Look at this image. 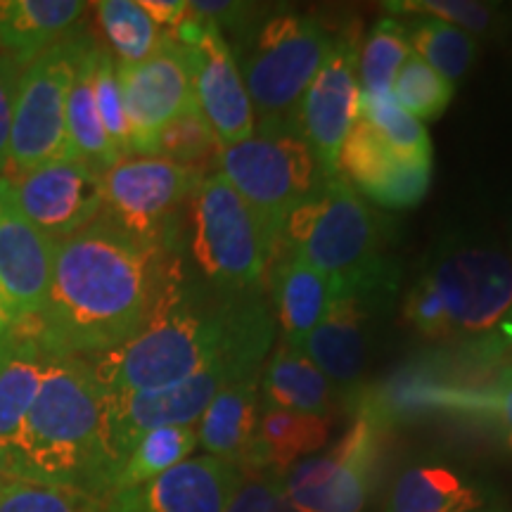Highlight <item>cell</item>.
Wrapping results in <instances>:
<instances>
[{
	"mask_svg": "<svg viewBox=\"0 0 512 512\" xmlns=\"http://www.w3.org/2000/svg\"><path fill=\"white\" fill-rule=\"evenodd\" d=\"M169 252L100 214L55 245L46 306L31 320L50 356L91 358L133 339L155 311Z\"/></svg>",
	"mask_w": 512,
	"mask_h": 512,
	"instance_id": "obj_1",
	"label": "cell"
},
{
	"mask_svg": "<svg viewBox=\"0 0 512 512\" xmlns=\"http://www.w3.org/2000/svg\"><path fill=\"white\" fill-rule=\"evenodd\" d=\"M273 320L254 294H221L188 283L183 259L169 252L155 311L136 337L86 358L105 392H157L190 380L221 358L264 363Z\"/></svg>",
	"mask_w": 512,
	"mask_h": 512,
	"instance_id": "obj_2",
	"label": "cell"
},
{
	"mask_svg": "<svg viewBox=\"0 0 512 512\" xmlns=\"http://www.w3.org/2000/svg\"><path fill=\"white\" fill-rule=\"evenodd\" d=\"M107 392L81 356H50L22 432L5 453L8 477L76 494L93 505L110 496L117 475Z\"/></svg>",
	"mask_w": 512,
	"mask_h": 512,
	"instance_id": "obj_3",
	"label": "cell"
},
{
	"mask_svg": "<svg viewBox=\"0 0 512 512\" xmlns=\"http://www.w3.org/2000/svg\"><path fill=\"white\" fill-rule=\"evenodd\" d=\"M403 318L477 366H496L512 351V259L486 245L444 247L408 290Z\"/></svg>",
	"mask_w": 512,
	"mask_h": 512,
	"instance_id": "obj_4",
	"label": "cell"
},
{
	"mask_svg": "<svg viewBox=\"0 0 512 512\" xmlns=\"http://www.w3.org/2000/svg\"><path fill=\"white\" fill-rule=\"evenodd\" d=\"M283 245L294 259L325 275L332 294H375L394 278L384 259L380 221L339 174L325 176L292 211Z\"/></svg>",
	"mask_w": 512,
	"mask_h": 512,
	"instance_id": "obj_5",
	"label": "cell"
},
{
	"mask_svg": "<svg viewBox=\"0 0 512 512\" xmlns=\"http://www.w3.org/2000/svg\"><path fill=\"white\" fill-rule=\"evenodd\" d=\"M337 36L316 17L292 10L273 12L245 31L235 60L252 100L256 128H297L299 102Z\"/></svg>",
	"mask_w": 512,
	"mask_h": 512,
	"instance_id": "obj_6",
	"label": "cell"
},
{
	"mask_svg": "<svg viewBox=\"0 0 512 512\" xmlns=\"http://www.w3.org/2000/svg\"><path fill=\"white\" fill-rule=\"evenodd\" d=\"M188 247L202 285L221 294H245L264 280L275 247L238 190L219 171L192 190L174 252Z\"/></svg>",
	"mask_w": 512,
	"mask_h": 512,
	"instance_id": "obj_7",
	"label": "cell"
},
{
	"mask_svg": "<svg viewBox=\"0 0 512 512\" xmlns=\"http://www.w3.org/2000/svg\"><path fill=\"white\" fill-rule=\"evenodd\" d=\"M216 166L254 211L275 252L292 211L325 178L297 128H256L252 138L221 147Z\"/></svg>",
	"mask_w": 512,
	"mask_h": 512,
	"instance_id": "obj_8",
	"label": "cell"
},
{
	"mask_svg": "<svg viewBox=\"0 0 512 512\" xmlns=\"http://www.w3.org/2000/svg\"><path fill=\"white\" fill-rule=\"evenodd\" d=\"M88 36L74 27L24 67L12 119L10 159L3 174L10 183L41 164L67 157V95Z\"/></svg>",
	"mask_w": 512,
	"mask_h": 512,
	"instance_id": "obj_9",
	"label": "cell"
},
{
	"mask_svg": "<svg viewBox=\"0 0 512 512\" xmlns=\"http://www.w3.org/2000/svg\"><path fill=\"white\" fill-rule=\"evenodd\" d=\"M202 174L162 157H124L102 174V214L133 238L174 252Z\"/></svg>",
	"mask_w": 512,
	"mask_h": 512,
	"instance_id": "obj_10",
	"label": "cell"
},
{
	"mask_svg": "<svg viewBox=\"0 0 512 512\" xmlns=\"http://www.w3.org/2000/svg\"><path fill=\"white\" fill-rule=\"evenodd\" d=\"M382 439L384 420L366 403L330 451L285 472L287 501L297 512H361L375 486Z\"/></svg>",
	"mask_w": 512,
	"mask_h": 512,
	"instance_id": "obj_11",
	"label": "cell"
},
{
	"mask_svg": "<svg viewBox=\"0 0 512 512\" xmlns=\"http://www.w3.org/2000/svg\"><path fill=\"white\" fill-rule=\"evenodd\" d=\"M166 34L174 36L188 53L195 107L219 145L228 147L252 138L256 133L254 107L221 29L195 15L188 5L183 22Z\"/></svg>",
	"mask_w": 512,
	"mask_h": 512,
	"instance_id": "obj_12",
	"label": "cell"
},
{
	"mask_svg": "<svg viewBox=\"0 0 512 512\" xmlns=\"http://www.w3.org/2000/svg\"><path fill=\"white\" fill-rule=\"evenodd\" d=\"M254 370H261V363L245 358H221L174 387L131 394L107 392V427H110L117 463H124L133 444L147 432L159 427H195L214 396L233 377Z\"/></svg>",
	"mask_w": 512,
	"mask_h": 512,
	"instance_id": "obj_13",
	"label": "cell"
},
{
	"mask_svg": "<svg viewBox=\"0 0 512 512\" xmlns=\"http://www.w3.org/2000/svg\"><path fill=\"white\" fill-rule=\"evenodd\" d=\"M119 83L133 136V155L155 157L157 136L171 121L197 112L188 53L166 34L159 48L138 64H119Z\"/></svg>",
	"mask_w": 512,
	"mask_h": 512,
	"instance_id": "obj_14",
	"label": "cell"
},
{
	"mask_svg": "<svg viewBox=\"0 0 512 512\" xmlns=\"http://www.w3.org/2000/svg\"><path fill=\"white\" fill-rule=\"evenodd\" d=\"M358 53L356 31H339L335 48L299 102L294 126L325 176L337 174L339 152L356 124Z\"/></svg>",
	"mask_w": 512,
	"mask_h": 512,
	"instance_id": "obj_15",
	"label": "cell"
},
{
	"mask_svg": "<svg viewBox=\"0 0 512 512\" xmlns=\"http://www.w3.org/2000/svg\"><path fill=\"white\" fill-rule=\"evenodd\" d=\"M55 245L24 216L8 178H0V304L15 325L36 320L46 306Z\"/></svg>",
	"mask_w": 512,
	"mask_h": 512,
	"instance_id": "obj_16",
	"label": "cell"
},
{
	"mask_svg": "<svg viewBox=\"0 0 512 512\" xmlns=\"http://www.w3.org/2000/svg\"><path fill=\"white\" fill-rule=\"evenodd\" d=\"M24 216L60 242L102 214V176L74 157H57L12 181Z\"/></svg>",
	"mask_w": 512,
	"mask_h": 512,
	"instance_id": "obj_17",
	"label": "cell"
},
{
	"mask_svg": "<svg viewBox=\"0 0 512 512\" xmlns=\"http://www.w3.org/2000/svg\"><path fill=\"white\" fill-rule=\"evenodd\" d=\"M242 482L240 465L197 456L138 489L105 498L95 512H226Z\"/></svg>",
	"mask_w": 512,
	"mask_h": 512,
	"instance_id": "obj_18",
	"label": "cell"
},
{
	"mask_svg": "<svg viewBox=\"0 0 512 512\" xmlns=\"http://www.w3.org/2000/svg\"><path fill=\"white\" fill-rule=\"evenodd\" d=\"M337 174L380 207L411 209L430 190L432 164L401 157L366 121L356 119L339 152Z\"/></svg>",
	"mask_w": 512,
	"mask_h": 512,
	"instance_id": "obj_19",
	"label": "cell"
},
{
	"mask_svg": "<svg viewBox=\"0 0 512 512\" xmlns=\"http://www.w3.org/2000/svg\"><path fill=\"white\" fill-rule=\"evenodd\" d=\"M368 406L384 420L389 413L403 411H444L484 418L496 427L512 451V370H505L498 380L486 384L408 377L396 382L380 403Z\"/></svg>",
	"mask_w": 512,
	"mask_h": 512,
	"instance_id": "obj_20",
	"label": "cell"
},
{
	"mask_svg": "<svg viewBox=\"0 0 512 512\" xmlns=\"http://www.w3.org/2000/svg\"><path fill=\"white\" fill-rule=\"evenodd\" d=\"M373 294L339 292L332 294L328 313L299 349L316 363L330 382L356 384L366 370L368 358V306Z\"/></svg>",
	"mask_w": 512,
	"mask_h": 512,
	"instance_id": "obj_21",
	"label": "cell"
},
{
	"mask_svg": "<svg viewBox=\"0 0 512 512\" xmlns=\"http://www.w3.org/2000/svg\"><path fill=\"white\" fill-rule=\"evenodd\" d=\"M259 377V370L233 377L209 403L195 425L197 446L204 456L228 460L245 470L261 415Z\"/></svg>",
	"mask_w": 512,
	"mask_h": 512,
	"instance_id": "obj_22",
	"label": "cell"
},
{
	"mask_svg": "<svg viewBox=\"0 0 512 512\" xmlns=\"http://www.w3.org/2000/svg\"><path fill=\"white\" fill-rule=\"evenodd\" d=\"M328 441V420L320 415L261 406L254 444L245 463L247 472L283 475L299 458L316 453Z\"/></svg>",
	"mask_w": 512,
	"mask_h": 512,
	"instance_id": "obj_23",
	"label": "cell"
},
{
	"mask_svg": "<svg viewBox=\"0 0 512 512\" xmlns=\"http://www.w3.org/2000/svg\"><path fill=\"white\" fill-rule=\"evenodd\" d=\"M259 394L264 408H285L325 418L332 408L335 387L302 349L283 342L259 377Z\"/></svg>",
	"mask_w": 512,
	"mask_h": 512,
	"instance_id": "obj_24",
	"label": "cell"
},
{
	"mask_svg": "<svg viewBox=\"0 0 512 512\" xmlns=\"http://www.w3.org/2000/svg\"><path fill=\"white\" fill-rule=\"evenodd\" d=\"M484 503V491L460 470L420 463L401 472L384 512H477Z\"/></svg>",
	"mask_w": 512,
	"mask_h": 512,
	"instance_id": "obj_25",
	"label": "cell"
},
{
	"mask_svg": "<svg viewBox=\"0 0 512 512\" xmlns=\"http://www.w3.org/2000/svg\"><path fill=\"white\" fill-rule=\"evenodd\" d=\"M98 53V43L88 36L83 46L72 88L67 95V157L81 159L83 164L91 166L98 174H107L114 164L119 162L117 147L112 145L102 126L98 105H95L93 93V62Z\"/></svg>",
	"mask_w": 512,
	"mask_h": 512,
	"instance_id": "obj_26",
	"label": "cell"
},
{
	"mask_svg": "<svg viewBox=\"0 0 512 512\" xmlns=\"http://www.w3.org/2000/svg\"><path fill=\"white\" fill-rule=\"evenodd\" d=\"M48 361L50 354L38 342L34 325L24 323L15 347L0 366V453L3 456L22 432L24 420L41 389Z\"/></svg>",
	"mask_w": 512,
	"mask_h": 512,
	"instance_id": "obj_27",
	"label": "cell"
},
{
	"mask_svg": "<svg viewBox=\"0 0 512 512\" xmlns=\"http://www.w3.org/2000/svg\"><path fill=\"white\" fill-rule=\"evenodd\" d=\"M86 8L79 0H0V46L31 60L67 36Z\"/></svg>",
	"mask_w": 512,
	"mask_h": 512,
	"instance_id": "obj_28",
	"label": "cell"
},
{
	"mask_svg": "<svg viewBox=\"0 0 512 512\" xmlns=\"http://www.w3.org/2000/svg\"><path fill=\"white\" fill-rule=\"evenodd\" d=\"M273 297L285 342H290L292 347H302L304 339L316 330V325L328 313L332 283L316 268L290 256L275 266Z\"/></svg>",
	"mask_w": 512,
	"mask_h": 512,
	"instance_id": "obj_29",
	"label": "cell"
},
{
	"mask_svg": "<svg viewBox=\"0 0 512 512\" xmlns=\"http://www.w3.org/2000/svg\"><path fill=\"white\" fill-rule=\"evenodd\" d=\"M195 448V427H159V430L143 434L128 451L124 463L119 465L110 496L124 494V491L138 489V486L152 482V479L169 472L171 467L188 460Z\"/></svg>",
	"mask_w": 512,
	"mask_h": 512,
	"instance_id": "obj_30",
	"label": "cell"
},
{
	"mask_svg": "<svg viewBox=\"0 0 512 512\" xmlns=\"http://www.w3.org/2000/svg\"><path fill=\"white\" fill-rule=\"evenodd\" d=\"M403 29L413 53L430 64L439 76H444L451 86L463 81L475 67L479 53L477 38L465 34L463 29L427 15H418L415 22L403 24Z\"/></svg>",
	"mask_w": 512,
	"mask_h": 512,
	"instance_id": "obj_31",
	"label": "cell"
},
{
	"mask_svg": "<svg viewBox=\"0 0 512 512\" xmlns=\"http://www.w3.org/2000/svg\"><path fill=\"white\" fill-rule=\"evenodd\" d=\"M413 53L406 29L392 17L377 19L358 53V95L384 98L392 95V86L401 64Z\"/></svg>",
	"mask_w": 512,
	"mask_h": 512,
	"instance_id": "obj_32",
	"label": "cell"
},
{
	"mask_svg": "<svg viewBox=\"0 0 512 512\" xmlns=\"http://www.w3.org/2000/svg\"><path fill=\"white\" fill-rule=\"evenodd\" d=\"M95 10L102 34L112 48L110 53L119 57V64L143 62L162 43L164 31L136 0H102Z\"/></svg>",
	"mask_w": 512,
	"mask_h": 512,
	"instance_id": "obj_33",
	"label": "cell"
},
{
	"mask_svg": "<svg viewBox=\"0 0 512 512\" xmlns=\"http://www.w3.org/2000/svg\"><path fill=\"white\" fill-rule=\"evenodd\" d=\"M356 119L366 121L384 143L401 157L418 164H432V140L425 124L411 117L396 105L394 95L384 98H363L358 95Z\"/></svg>",
	"mask_w": 512,
	"mask_h": 512,
	"instance_id": "obj_34",
	"label": "cell"
},
{
	"mask_svg": "<svg viewBox=\"0 0 512 512\" xmlns=\"http://www.w3.org/2000/svg\"><path fill=\"white\" fill-rule=\"evenodd\" d=\"M456 86L439 76L422 57L411 53L396 74L392 95L396 105L415 117L420 124L439 119L451 105Z\"/></svg>",
	"mask_w": 512,
	"mask_h": 512,
	"instance_id": "obj_35",
	"label": "cell"
},
{
	"mask_svg": "<svg viewBox=\"0 0 512 512\" xmlns=\"http://www.w3.org/2000/svg\"><path fill=\"white\" fill-rule=\"evenodd\" d=\"M221 145L216 140L207 121L200 112H190L185 117L171 121L157 136L155 157L169 159L185 169L207 176L211 164H219Z\"/></svg>",
	"mask_w": 512,
	"mask_h": 512,
	"instance_id": "obj_36",
	"label": "cell"
},
{
	"mask_svg": "<svg viewBox=\"0 0 512 512\" xmlns=\"http://www.w3.org/2000/svg\"><path fill=\"white\" fill-rule=\"evenodd\" d=\"M384 10L399 15H427L463 29L472 38H494L505 31V12L498 5L477 0H399L384 3Z\"/></svg>",
	"mask_w": 512,
	"mask_h": 512,
	"instance_id": "obj_37",
	"label": "cell"
},
{
	"mask_svg": "<svg viewBox=\"0 0 512 512\" xmlns=\"http://www.w3.org/2000/svg\"><path fill=\"white\" fill-rule=\"evenodd\" d=\"M93 93H95V105H98L102 126H105L112 145L117 147L119 157L121 159L133 157V136H131V124H128V117H126L124 95H121L117 60H114L110 50L100 46L93 62Z\"/></svg>",
	"mask_w": 512,
	"mask_h": 512,
	"instance_id": "obj_38",
	"label": "cell"
},
{
	"mask_svg": "<svg viewBox=\"0 0 512 512\" xmlns=\"http://www.w3.org/2000/svg\"><path fill=\"white\" fill-rule=\"evenodd\" d=\"M0 512H95V505L55 486L10 477L0 491Z\"/></svg>",
	"mask_w": 512,
	"mask_h": 512,
	"instance_id": "obj_39",
	"label": "cell"
},
{
	"mask_svg": "<svg viewBox=\"0 0 512 512\" xmlns=\"http://www.w3.org/2000/svg\"><path fill=\"white\" fill-rule=\"evenodd\" d=\"M29 57L15 53H0V178L8 169L12 119H15V102L19 93L24 67Z\"/></svg>",
	"mask_w": 512,
	"mask_h": 512,
	"instance_id": "obj_40",
	"label": "cell"
},
{
	"mask_svg": "<svg viewBox=\"0 0 512 512\" xmlns=\"http://www.w3.org/2000/svg\"><path fill=\"white\" fill-rule=\"evenodd\" d=\"M283 494V475L275 472H247L238 494L226 512H271L275 498Z\"/></svg>",
	"mask_w": 512,
	"mask_h": 512,
	"instance_id": "obj_41",
	"label": "cell"
},
{
	"mask_svg": "<svg viewBox=\"0 0 512 512\" xmlns=\"http://www.w3.org/2000/svg\"><path fill=\"white\" fill-rule=\"evenodd\" d=\"M190 10L195 15L207 19V22L214 24L216 29L223 31H249L254 24V17L259 15L256 5L249 3H230V0H195V3H188Z\"/></svg>",
	"mask_w": 512,
	"mask_h": 512,
	"instance_id": "obj_42",
	"label": "cell"
},
{
	"mask_svg": "<svg viewBox=\"0 0 512 512\" xmlns=\"http://www.w3.org/2000/svg\"><path fill=\"white\" fill-rule=\"evenodd\" d=\"M140 8L150 15L157 27H166V31H174L188 15L185 0H140Z\"/></svg>",
	"mask_w": 512,
	"mask_h": 512,
	"instance_id": "obj_43",
	"label": "cell"
},
{
	"mask_svg": "<svg viewBox=\"0 0 512 512\" xmlns=\"http://www.w3.org/2000/svg\"><path fill=\"white\" fill-rule=\"evenodd\" d=\"M19 332H22V325L12 323V320L5 316L3 304H0V366H3L5 356L10 354V349L15 347Z\"/></svg>",
	"mask_w": 512,
	"mask_h": 512,
	"instance_id": "obj_44",
	"label": "cell"
},
{
	"mask_svg": "<svg viewBox=\"0 0 512 512\" xmlns=\"http://www.w3.org/2000/svg\"><path fill=\"white\" fill-rule=\"evenodd\" d=\"M271 512H297V510L292 508V503L287 501V496H285V491H283V494H280L278 498H275V503H273Z\"/></svg>",
	"mask_w": 512,
	"mask_h": 512,
	"instance_id": "obj_45",
	"label": "cell"
},
{
	"mask_svg": "<svg viewBox=\"0 0 512 512\" xmlns=\"http://www.w3.org/2000/svg\"><path fill=\"white\" fill-rule=\"evenodd\" d=\"M8 470H5V456L3 453H0V491H3V486H5V482H8Z\"/></svg>",
	"mask_w": 512,
	"mask_h": 512,
	"instance_id": "obj_46",
	"label": "cell"
},
{
	"mask_svg": "<svg viewBox=\"0 0 512 512\" xmlns=\"http://www.w3.org/2000/svg\"><path fill=\"white\" fill-rule=\"evenodd\" d=\"M477 512H503V510H477Z\"/></svg>",
	"mask_w": 512,
	"mask_h": 512,
	"instance_id": "obj_47",
	"label": "cell"
},
{
	"mask_svg": "<svg viewBox=\"0 0 512 512\" xmlns=\"http://www.w3.org/2000/svg\"><path fill=\"white\" fill-rule=\"evenodd\" d=\"M510 354H512V351H510Z\"/></svg>",
	"mask_w": 512,
	"mask_h": 512,
	"instance_id": "obj_48",
	"label": "cell"
}]
</instances>
